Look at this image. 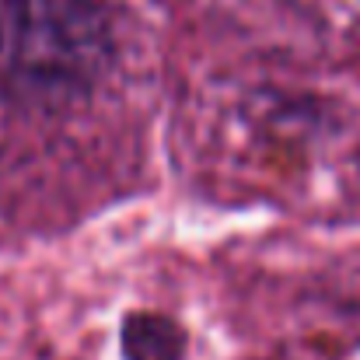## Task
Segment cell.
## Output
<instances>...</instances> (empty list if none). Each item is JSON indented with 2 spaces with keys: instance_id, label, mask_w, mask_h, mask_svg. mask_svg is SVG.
<instances>
[{
  "instance_id": "1",
  "label": "cell",
  "mask_w": 360,
  "mask_h": 360,
  "mask_svg": "<svg viewBox=\"0 0 360 360\" xmlns=\"http://www.w3.org/2000/svg\"><path fill=\"white\" fill-rule=\"evenodd\" d=\"M147 70L126 0H0V122L63 133L102 122Z\"/></svg>"
},
{
  "instance_id": "2",
  "label": "cell",
  "mask_w": 360,
  "mask_h": 360,
  "mask_svg": "<svg viewBox=\"0 0 360 360\" xmlns=\"http://www.w3.org/2000/svg\"><path fill=\"white\" fill-rule=\"evenodd\" d=\"M122 350L129 360H179L182 333L161 315H133L122 329Z\"/></svg>"
}]
</instances>
